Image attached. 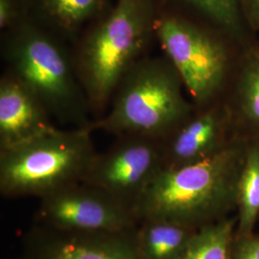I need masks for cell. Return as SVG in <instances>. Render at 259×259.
I'll use <instances>...</instances> for the list:
<instances>
[{
  "label": "cell",
  "instance_id": "cell-1",
  "mask_svg": "<svg viewBox=\"0 0 259 259\" xmlns=\"http://www.w3.org/2000/svg\"><path fill=\"white\" fill-rule=\"evenodd\" d=\"M161 7V0H114L72 44L75 68L93 119L106 113L122 78L147 56Z\"/></svg>",
  "mask_w": 259,
  "mask_h": 259
},
{
  "label": "cell",
  "instance_id": "cell-2",
  "mask_svg": "<svg viewBox=\"0 0 259 259\" xmlns=\"http://www.w3.org/2000/svg\"><path fill=\"white\" fill-rule=\"evenodd\" d=\"M247 144L229 142L202 160L162 169L141 197L138 220L156 218L198 230L237 206V186Z\"/></svg>",
  "mask_w": 259,
  "mask_h": 259
},
{
  "label": "cell",
  "instance_id": "cell-3",
  "mask_svg": "<svg viewBox=\"0 0 259 259\" xmlns=\"http://www.w3.org/2000/svg\"><path fill=\"white\" fill-rule=\"evenodd\" d=\"M67 42L26 18L2 32L1 56L7 70L37 94L53 118L89 128L93 116Z\"/></svg>",
  "mask_w": 259,
  "mask_h": 259
},
{
  "label": "cell",
  "instance_id": "cell-4",
  "mask_svg": "<svg viewBox=\"0 0 259 259\" xmlns=\"http://www.w3.org/2000/svg\"><path fill=\"white\" fill-rule=\"evenodd\" d=\"M184 83L166 57L145 56L122 78L106 113L90 129L114 137L139 135L162 139L191 116Z\"/></svg>",
  "mask_w": 259,
  "mask_h": 259
},
{
  "label": "cell",
  "instance_id": "cell-5",
  "mask_svg": "<svg viewBox=\"0 0 259 259\" xmlns=\"http://www.w3.org/2000/svg\"><path fill=\"white\" fill-rule=\"evenodd\" d=\"M90 128L54 127L0 149V193L9 199L44 198L83 183L97 152Z\"/></svg>",
  "mask_w": 259,
  "mask_h": 259
},
{
  "label": "cell",
  "instance_id": "cell-6",
  "mask_svg": "<svg viewBox=\"0 0 259 259\" xmlns=\"http://www.w3.org/2000/svg\"><path fill=\"white\" fill-rule=\"evenodd\" d=\"M156 39L197 106L204 107L225 82L229 56L211 30L161 7Z\"/></svg>",
  "mask_w": 259,
  "mask_h": 259
},
{
  "label": "cell",
  "instance_id": "cell-7",
  "mask_svg": "<svg viewBox=\"0 0 259 259\" xmlns=\"http://www.w3.org/2000/svg\"><path fill=\"white\" fill-rule=\"evenodd\" d=\"M104 153H97L83 183L112 196L135 214L141 197L163 169L160 139L139 135L115 137Z\"/></svg>",
  "mask_w": 259,
  "mask_h": 259
},
{
  "label": "cell",
  "instance_id": "cell-8",
  "mask_svg": "<svg viewBox=\"0 0 259 259\" xmlns=\"http://www.w3.org/2000/svg\"><path fill=\"white\" fill-rule=\"evenodd\" d=\"M35 222L68 232H123L138 227L133 211L102 189L85 183L39 199Z\"/></svg>",
  "mask_w": 259,
  "mask_h": 259
},
{
  "label": "cell",
  "instance_id": "cell-9",
  "mask_svg": "<svg viewBox=\"0 0 259 259\" xmlns=\"http://www.w3.org/2000/svg\"><path fill=\"white\" fill-rule=\"evenodd\" d=\"M137 229L68 232L35 222L22 236L17 259H143L138 248Z\"/></svg>",
  "mask_w": 259,
  "mask_h": 259
},
{
  "label": "cell",
  "instance_id": "cell-10",
  "mask_svg": "<svg viewBox=\"0 0 259 259\" xmlns=\"http://www.w3.org/2000/svg\"><path fill=\"white\" fill-rule=\"evenodd\" d=\"M229 126V111L221 106H212L196 115L191 114L160 139L163 169L197 162L224 148L230 142Z\"/></svg>",
  "mask_w": 259,
  "mask_h": 259
},
{
  "label": "cell",
  "instance_id": "cell-11",
  "mask_svg": "<svg viewBox=\"0 0 259 259\" xmlns=\"http://www.w3.org/2000/svg\"><path fill=\"white\" fill-rule=\"evenodd\" d=\"M52 119L37 94L6 69L0 78V149L54 128Z\"/></svg>",
  "mask_w": 259,
  "mask_h": 259
},
{
  "label": "cell",
  "instance_id": "cell-12",
  "mask_svg": "<svg viewBox=\"0 0 259 259\" xmlns=\"http://www.w3.org/2000/svg\"><path fill=\"white\" fill-rule=\"evenodd\" d=\"M30 19L67 44H73L85 28L101 18L111 0H24Z\"/></svg>",
  "mask_w": 259,
  "mask_h": 259
},
{
  "label": "cell",
  "instance_id": "cell-13",
  "mask_svg": "<svg viewBox=\"0 0 259 259\" xmlns=\"http://www.w3.org/2000/svg\"><path fill=\"white\" fill-rule=\"evenodd\" d=\"M196 232L163 219H143L137 229L139 253L143 259H179Z\"/></svg>",
  "mask_w": 259,
  "mask_h": 259
},
{
  "label": "cell",
  "instance_id": "cell-14",
  "mask_svg": "<svg viewBox=\"0 0 259 259\" xmlns=\"http://www.w3.org/2000/svg\"><path fill=\"white\" fill-rule=\"evenodd\" d=\"M236 237L250 235L259 217V139L246 146L237 186Z\"/></svg>",
  "mask_w": 259,
  "mask_h": 259
},
{
  "label": "cell",
  "instance_id": "cell-15",
  "mask_svg": "<svg viewBox=\"0 0 259 259\" xmlns=\"http://www.w3.org/2000/svg\"><path fill=\"white\" fill-rule=\"evenodd\" d=\"M236 223L225 217L200 228L179 259H232Z\"/></svg>",
  "mask_w": 259,
  "mask_h": 259
},
{
  "label": "cell",
  "instance_id": "cell-16",
  "mask_svg": "<svg viewBox=\"0 0 259 259\" xmlns=\"http://www.w3.org/2000/svg\"><path fill=\"white\" fill-rule=\"evenodd\" d=\"M225 32L240 31V0H177Z\"/></svg>",
  "mask_w": 259,
  "mask_h": 259
},
{
  "label": "cell",
  "instance_id": "cell-17",
  "mask_svg": "<svg viewBox=\"0 0 259 259\" xmlns=\"http://www.w3.org/2000/svg\"><path fill=\"white\" fill-rule=\"evenodd\" d=\"M237 104L241 119L259 129V49L250 57L241 74Z\"/></svg>",
  "mask_w": 259,
  "mask_h": 259
},
{
  "label": "cell",
  "instance_id": "cell-18",
  "mask_svg": "<svg viewBox=\"0 0 259 259\" xmlns=\"http://www.w3.org/2000/svg\"><path fill=\"white\" fill-rule=\"evenodd\" d=\"M24 0H0V30L7 31L26 18Z\"/></svg>",
  "mask_w": 259,
  "mask_h": 259
},
{
  "label": "cell",
  "instance_id": "cell-19",
  "mask_svg": "<svg viewBox=\"0 0 259 259\" xmlns=\"http://www.w3.org/2000/svg\"><path fill=\"white\" fill-rule=\"evenodd\" d=\"M232 259H259V235L236 237L232 248Z\"/></svg>",
  "mask_w": 259,
  "mask_h": 259
},
{
  "label": "cell",
  "instance_id": "cell-20",
  "mask_svg": "<svg viewBox=\"0 0 259 259\" xmlns=\"http://www.w3.org/2000/svg\"><path fill=\"white\" fill-rule=\"evenodd\" d=\"M240 5L250 22L259 30V0H240Z\"/></svg>",
  "mask_w": 259,
  "mask_h": 259
}]
</instances>
